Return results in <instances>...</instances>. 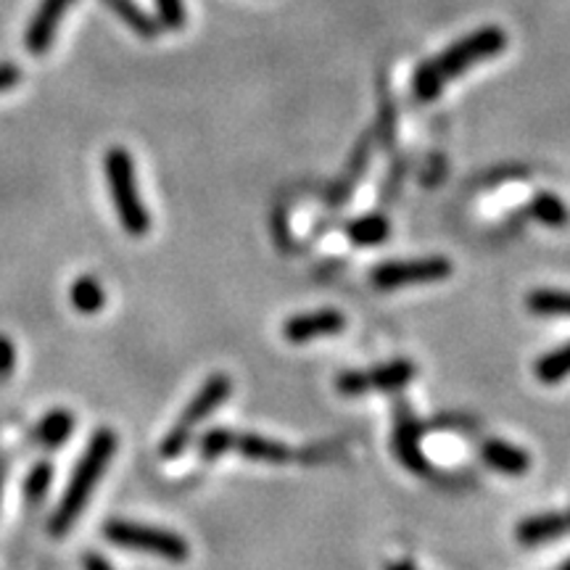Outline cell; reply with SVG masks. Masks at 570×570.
Returning a JSON list of instances; mask_svg holds the SVG:
<instances>
[{
  "label": "cell",
  "mask_w": 570,
  "mask_h": 570,
  "mask_svg": "<svg viewBox=\"0 0 570 570\" xmlns=\"http://www.w3.org/2000/svg\"><path fill=\"white\" fill-rule=\"evenodd\" d=\"M104 173L109 180V190L117 206V217L127 235L142 238L151 230V214L138 194V180H135V161L122 146H114L104 156Z\"/></svg>",
  "instance_id": "3957f363"
},
{
  "label": "cell",
  "mask_w": 570,
  "mask_h": 570,
  "mask_svg": "<svg viewBox=\"0 0 570 570\" xmlns=\"http://www.w3.org/2000/svg\"><path fill=\"white\" fill-rule=\"evenodd\" d=\"M235 441V433L227 431V428H212L209 433H204L202 439V458L204 460H217L223 458L225 452H230Z\"/></svg>",
  "instance_id": "7402d4cb"
},
{
  "label": "cell",
  "mask_w": 570,
  "mask_h": 570,
  "mask_svg": "<svg viewBox=\"0 0 570 570\" xmlns=\"http://www.w3.org/2000/svg\"><path fill=\"white\" fill-rule=\"evenodd\" d=\"M452 275V265L444 256H425V259H404L386 262V265L373 269V283L377 288H402V285L439 283Z\"/></svg>",
  "instance_id": "8992f818"
},
{
  "label": "cell",
  "mask_w": 570,
  "mask_h": 570,
  "mask_svg": "<svg viewBox=\"0 0 570 570\" xmlns=\"http://www.w3.org/2000/svg\"><path fill=\"white\" fill-rule=\"evenodd\" d=\"M481 458L491 470L504 475H525L531 468L529 452L518 449L515 444H508V441L491 439L481 446Z\"/></svg>",
  "instance_id": "7c38bea8"
},
{
  "label": "cell",
  "mask_w": 570,
  "mask_h": 570,
  "mask_svg": "<svg viewBox=\"0 0 570 570\" xmlns=\"http://www.w3.org/2000/svg\"><path fill=\"white\" fill-rule=\"evenodd\" d=\"M389 219L381 217V214H367V217L354 219L352 225L346 227L348 240L356 246H377L389 238Z\"/></svg>",
  "instance_id": "e0dca14e"
},
{
  "label": "cell",
  "mask_w": 570,
  "mask_h": 570,
  "mask_svg": "<svg viewBox=\"0 0 570 570\" xmlns=\"http://www.w3.org/2000/svg\"><path fill=\"white\" fill-rule=\"evenodd\" d=\"M69 296H71V306H75L77 312H82V315H96V312H101L106 304V294H104L101 283L90 275L77 277V281L71 283Z\"/></svg>",
  "instance_id": "9a60e30c"
},
{
  "label": "cell",
  "mask_w": 570,
  "mask_h": 570,
  "mask_svg": "<svg viewBox=\"0 0 570 570\" xmlns=\"http://www.w3.org/2000/svg\"><path fill=\"white\" fill-rule=\"evenodd\" d=\"M525 306L541 317H570V291L539 288L529 294Z\"/></svg>",
  "instance_id": "2e32d148"
},
{
  "label": "cell",
  "mask_w": 570,
  "mask_h": 570,
  "mask_svg": "<svg viewBox=\"0 0 570 570\" xmlns=\"http://www.w3.org/2000/svg\"><path fill=\"white\" fill-rule=\"evenodd\" d=\"M19 82H21V69L17 67V63H11V61L0 63V92L13 90Z\"/></svg>",
  "instance_id": "d4e9b609"
},
{
  "label": "cell",
  "mask_w": 570,
  "mask_h": 570,
  "mask_svg": "<svg viewBox=\"0 0 570 570\" xmlns=\"http://www.w3.org/2000/svg\"><path fill=\"white\" fill-rule=\"evenodd\" d=\"M570 533L568 512H541V515L520 520L518 541L520 544H544V541L560 539Z\"/></svg>",
  "instance_id": "8fae6325"
},
{
  "label": "cell",
  "mask_w": 570,
  "mask_h": 570,
  "mask_svg": "<svg viewBox=\"0 0 570 570\" xmlns=\"http://www.w3.org/2000/svg\"><path fill=\"white\" fill-rule=\"evenodd\" d=\"M156 11H159V24L167 30H183L188 19L183 0H156Z\"/></svg>",
  "instance_id": "603a6c76"
},
{
  "label": "cell",
  "mask_w": 570,
  "mask_h": 570,
  "mask_svg": "<svg viewBox=\"0 0 570 570\" xmlns=\"http://www.w3.org/2000/svg\"><path fill=\"white\" fill-rule=\"evenodd\" d=\"M114 452H117V433L109 431V428L96 431V436L90 439L88 449H85L80 462H77L75 473H71L69 487L63 491L59 508L53 512L51 518L53 537H63V533H69L71 525H75V520L82 515L85 508H88L92 491H96L98 481H101L106 468H109Z\"/></svg>",
  "instance_id": "7a4b0ae2"
},
{
  "label": "cell",
  "mask_w": 570,
  "mask_h": 570,
  "mask_svg": "<svg viewBox=\"0 0 570 570\" xmlns=\"http://www.w3.org/2000/svg\"><path fill=\"white\" fill-rule=\"evenodd\" d=\"M104 537L111 541V544L122 547V550L154 554V558L169 560V562H183L188 560L190 547L180 533L156 529V525H142V523H130V520H109L104 525Z\"/></svg>",
  "instance_id": "277c9868"
},
{
  "label": "cell",
  "mask_w": 570,
  "mask_h": 570,
  "mask_svg": "<svg viewBox=\"0 0 570 570\" xmlns=\"http://www.w3.org/2000/svg\"><path fill=\"white\" fill-rule=\"evenodd\" d=\"M3 479H6V468L3 462H0V497H3Z\"/></svg>",
  "instance_id": "4316f807"
},
{
  "label": "cell",
  "mask_w": 570,
  "mask_h": 570,
  "mask_svg": "<svg viewBox=\"0 0 570 570\" xmlns=\"http://www.w3.org/2000/svg\"><path fill=\"white\" fill-rule=\"evenodd\" d=\"M51 479H53V468L48 465V462H38V465L30 470V475H27V481H24L27 502H30V504L40 502V499L48 494V489H51Z\"/></svg>",
  "instance_id": "44dd1931"
},
{
  "label": "cell",
  "mask_w": 570,
  "mask_h": 570,
  "mask_svg": "<svg viewBox=\"0 0 570 570\" xmlns=\"http://www.w3.org/2000/svg\"><path fill=\"white\" fill-rule=\"evenodd\" d=\"M391 570H412V568L410 566H394Z\"/></svg>",
  "instance_id": "f1b7e54d"
},
{
  "label": "cell",
  "mask_w": 570,
  "mask_h": 570,
  "mask_svg": "<svg viewBox=\"0 0 570 570\" xmlns=\"http://www.w3.org/2000/svg\"><path fill=\"white\" fill-rule=\"evenodd\" d=\"M71 6H75V0H40V6L35 9L30 19V27H27L24 32L27 51L32 56H42L51 51L61 19L67 17Z\"/></svg>",
  "instance_id": "ba28073f"
},
{
  "label": "cell",
  "mask_w": 570,
  "mask_h": 570,
  "mask_svg": "<svg viewBox=\"0 0 570 570\" xmlns=\"http://www.w3.org/2000/svg\"><path fill=\"white\" fill-rule=\"evenodd\" d=\"M233 449H235V452L244 454V458H248V460L273 462V465H281V462L291 460V449L281 444V441L252 436V433H235Z\"/></svg>",
  "instance_id": "4fadbf2b"
},
{
  "label": "cell",
  "mask_w": 570,
  "mask_h": 570,
  "mask_svg": "<svg viewBox=\"0 0 570 570\" xmlns=\"http://www.w3.org/2000/svg\"><path fill=\"white\" fill-rule=\"evenodd\" d=\"M508 48V35L499 27H481V30L465 35L454 46H449L436 59L420 63L412 77V90L417 101H433L449 80L460 77L462 71L473 69L479 61L494 59Z\"/></svg>",
  "instance_id": "6da1fadb"
},
{
  "label": "cell",
  "mask_w": 570,
  "mask_h": 570,
  "mask_svg": "<svg viewBox=\"0 0 570 570\" xmlns=\"http://www.w3.org/2000/svg\"><path fill=\"white\" fill-rule=\"evenodd\" d=\"M533 373H537L539 381L547 383V386H554V383L566 381L570 375V341L568 344H562L560 348H554V352L539 356Z\"/></svg>",
  "instance_id": "ac0fdd59"
},
{
  "label": "cell",
  "mask_w": 570,
  "mask_h": 570,
  "mask_svg": "<svg viewBox=\"0 0 570 570\" xmlns=\"http://www.w3.org/2000/svg\"><path fill=\"white\" fill-rule=\"evenodd\" d=\"M415 375V365L407 360L389 362V365L373 367V370H354V373H344L338 377V391L346 396H360L367 391H396L404 389Z\"/></svg>",
  "instance_id": "52a82bcc"
},
{
  "label": "cell",
  "mask_w": 570,
  "mask_h": 570,
  "mask_svg": "<svg viewBox=\"0 0 570 570\" xmlns=\"http://www.w3.org/2000/svg\"><path fill=\"white\" fill-rule=\"evenodd\" d=\"M71 431H75V415L69 410H51L38 425V441L46 449H59L67 444Z\"/></svg>",
  "instance_id": "5bb4252c"
},
{
  "label": "cell",
  "mask_w": 570,
  "mask_h": 570,
  "mask_svg": "<svg viewBox=\"0 0 570 570\" xmlns=\"http://www.w3.org/2000/svg\"><path fill=\"white\" fill-rule=\"evenodd\" d=\"M568 520H570V512H568Z\"/></svg>",
  "instance_id": "f546056e"
},
{
  "label": "cell",
  "mask_w": 570,
  "mask_h": 570,
  "mask_svg": "<svg viewBox=\"0 0 570 570\" xmlns=\"http://www.w3.org/2000/svg\"><path fill=\"white\" fill-rule=\"evenodd\" d=\"M82 568H85V570H114V568H111V562L106 560V558H101V554H96V552L85 554Z\"/></svg>",
  "instance_id": "484cf974"
},
{
  "label": "cell",
  "mask_w": 570,
  "mask_h": 570,
  "mask_svg": "<svg viewBox=\"0 0 570 570\" xmlns=\"http://www.w3.org/2000/svg\"><path fill=\"white\" fill-rule=\"evenodd\" d=\"M346 327V317L336 309H320V312H306V315L291 317L283 325V336L291 344H309V341L323 338V336H336Z\"/></svg>",
  "instance_id": "9c48e42d"
},
{
  "label": "cell",
  "mask_w": 570,
  "mask_h": 570,
  "mask_svg": "<svg viewBox=\"0 0 570 570\" xmlns=\"http://www.w3.org/2000/svg\"><path fill=\"white\" fill-rule=\"evenodd\" d=\"M394 452L402 460V465L410 468L412 473H428V460L423 449H420V428L407 410H402V415L396 420Z\"/></svg>",
  "instance_id": "30bf717a"
},
{
  "label": "cell",
  "mask_w": 570,
  "mask_h": 570,
  "mask_svg": "<svg viewBox=\"0 0 570 570\" xmlns=\"http://www.w3.org/2000/svg\"><path fill=\"white\" fill-rule=\"evenodd\" d=\"M558 570H570V560H566V562H562V566H560Z\"/></svg>",
  "instance_id": "83f0119b"
},
{
  "label": "cell",
  "mask_w": 570,
  "mask_h": 570,
  "mask_svg": "<svg viewBox=\"0 0 570 570\" xmlns=\"http://www.w3.org/2000/svg\"><path fill=\"white\" fill-rule=\"evenodd\" d=\"M13 367H17V346L11 344L9 336L0 333V383L9 381Z\"/></svg>",
  "instance_id": "cb8c5ba5"
},
{
  "label": "cell",
  "mask_w": 570,
  "mask_h": 570,
  "mask_svg": "<svg viewBox=\"0 0 570 570\" xmlns=\"http://www.w3.org/2000/svg\"><path fill=\"white\" fill-rule=\"evenodd\" d=\"M104 3L109 6L114 13H117L125 24H130L132 30L140 35V38H156V32H159V21L148 19L146 13H142L138 6L132 3V0H104Z\"/></svg>",
  "instance_id": "ffe728a7"
},
{
  "label": "cell",
  "mask_w": 570,
  "mask_h": 570,
  "mask_svg": "<svg viewBox=\"0 0 570 570\" xmlns=\"http://www.w3.org/2000/svg\"><path fill=\"white\" fill-rule=\"evenodd\" d=\"M529 212H531V217L537 219V223L547 225V227H566L568 219H570V212H568L566 202H562V198L554 196V194H539L531 202Z\"/></svg>",
  "instance_id": "d6986e66"
},
{
  "label": "cell",
  "mask_w": 570,
  "mask_h": 570,
  "mask_svg": "<svg viewBox=\"0 0 570 570\" xmlns=\"http://www.w3.org/2000/svg\"><path fill=\"white\" fill-rule=\"evenodd\" d=\"M230 391H233V383L227 375L206 377V383L198 389V394L190 399L188 407L183 410L177 425L167 433V436H164L161 458H177V454L190 444V436H194L196 425L204 423L206 417L214 415V412L223 407V402L230 396Z\"/></svg>",
  "instance_id": "5b68a950"
}]
</instances>
